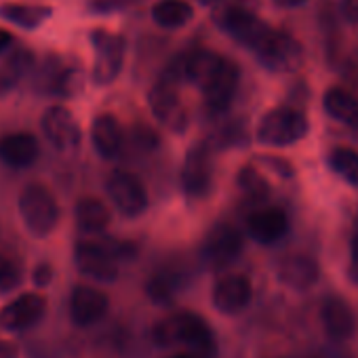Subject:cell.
Listing matches in <instances>:
<instances>
[{"instance_id":"cell-6","label":"cell","mask_w":358,"mask_h":358,"mask_svg":"<svg viewBox=\"0 0 358 358\" xmlns=\"http://www.w3.org/2000/svg\"><path fill=\"white\" fill-rule=\"evenodd\" d=\"M238 83H241L238 66L232 59L220 55L217 64L213 66V70L207 74V78L201 85L207 110L213 114L226 112L234 101V95L238 91Z\"/></svg>"},{"instance_id":"cell-9","label":"cell","mask_w":358,"mask_h":358,"mask_svg":"<svg viewBox=\"0 0 358 358\" xmlns=\"http://www.w3.org/2000/svg\"><path fill=\"white\" fill-rule=\"evenodd\" d=\"M106 192L124 217H137L148 209V192L129 171H114L106 182Z\"/></svg>"},{"instance_id":"cell-3","label":"cell","mask_w":358,"mask_h":358,"mask_svg":"<svg viewBox=\"0 0 358 358\" xmlns=\"http://www.w3.org/2000/svg\"><path fill=\"white\" fill-rule=\"evenodd\" d=\"M20 215L34 236H49L59 224V205L43 184H28L17 199Z\"/></svg>"},{"instance_id":"cell-34","label":"cell","mask_w":358,"mask_h":358,"mask_svg":"<svg viewBox=\"0 0 358 358\" xmlns=\"http://www.w3.org/2000/svg\"><path fill=\"white\" fill-rule=\"evenodd\" d=\"M341 11L350 22L358 24V0H341Z\"/></svg>"},{"instance_id":"cell-13","label":"cell","mask_w":358,"mask_h":358,"mask_svg":"<svg viewBox=\"0 0 358 358\" xmlns=\"http://www.w3.org/2000/svg\"><path fill=\"white\" fill-rule=\"evenodd\" d=\"M211 179H213L211 150L207 143H199L186 154V160L182 166V188L188 196L199 199L209 192Z\"/></svg>"},{"instance_id":"cell-29","label":"cell","mask_w":358,"mask_h":358,"mask_svg":"<svg viewBox=\"0 0 358 358\" xmlns=\"http://www.w3.org/2000/svg\"><path fill=\"white\" fill-rule=\"evenodd\" d=\"M179 291V280L171 272H156L145 285V293L152 301L156 303H169L175 299Z\"/></svg>"},{"instance_id":"cell-19","label":"cell","mask_w":358,"mask_h":358,"mask_svg":"<svg viewBox=\"0 0 358 358\" xmlns=\"http://www.w3.org/2000/svg\"><path fill=\"white\" fill-rule=\"evenodd\" d=\"M278 278L295 291H306L318 280V264L306 253H291L278 264Z\"/></svg>"},{"instance_id":"cell-39","label":"cell","mask_w":358,"mask_h":358,"mask_svg":"<svg viewBox=\"0 0 358 358\" xmlns=\"http://www.w3.org/2000/svg\"><path fill=\"white\" fill-rule=\"evenodd\" d=\"M274 3L280 5V7H297V5L306 3V0H274Z\"/></svg>"},{"instance_id":"cell-7","label":"cell","mask_w":358,"mask_h":358,"mask_svg":"<svg viewBox=\"0 0 358 358\" xmlns=\"http://www.w3.org/2000/svg\"><path fill=\"white\" fill-rule=\"evenodd\" d=\"M91 45L95 51V64H93V83L103 87L118 78L124 62V41L122 36L95 28L91 32Z\"/></svg>"},{"instance_id":"cell-38","label":"cell","mask_w":358,"mask_h":358,"mask_svg":"<svg viewBox=\"0 0 358 358\" xmlns=\"http://www.w3.org/2000/svg\"><path fill=\"white\" fill-rule=\"evenodd\" d=\"M169 358H203V356H199L196 352H190V350H182V352H177Z\"/></svg>"},{"instance_id":"cell-16","label":"cell","mask_w":358,"mask_h":358,"mask_svg":"<svg viewBox=\"0 0 358 358\" xmlns=\"http://www.w3.org/2000/svg\"><path fill=\"white\" fill-rule=\"evenodd\" d=\"M253 285L243 274H228L213 287V306L224 314H236L251 303Z\"/></svg>"},{"instance_id":"cell-2","label":"cell","mask_w":358,"mask_h":358,"mask_svg":"<svg viewBox=\"0 0 358 358\" xmlns=\"http://www.w3.org/2000/svg\"><path fill=\"white\" fill-rule=\"evenodd\" d=\"M182 83V74L171 62L148 93V103L156 120L175 133H182L188 127V110L182 101V95H179Z\"/></svg>"},{"instance_id":"cell-35","label":"cell","mask_w":358,"mask_h":358,"mask_svg":"<svg viewBox=\"0 0 358 358\" xmlns=\"http://www.w3.org/2000/svg\"><path fill=\"white\" fill-rule=\"evenodd\" d=\"M350 276L358 282V234L352 238V259H350Z\"/></svg>"},{"instance_id":"cell-24","label":"cell","mask_w":358,"mask_h":358,"mask_svg":"<svg viewBox=\"0 0 358 358\" xmlns=\"http://www.w3.org/2000/svg\"><path fill=\"white\" fill-rule=\"evenodd\" d=\"M53 15V9L47 5H26V3H5L0 5V17L9 24H15L24 30H36L41 28L49 17Z\"/></svg>"},{"instance_id":"cell-36","label":"cell","mask_w":358,"mask_h":358,"mask_svg":"<svg viewBox=\"0 0 358 358\" xmlns=\"http://www.w3.org/2000/svg\"><path fill=\"white\" fill-rule=\"evenodd\" d=\"M0 358H20V350L13 341L0 339Z\"/></svg>"},{"instance_id":"cell-37","label":"cell","mask_w":358,"mask_h":358,"mask_svg":"<svg viewBox=\"0 0 358 358\" xmlns=\"http://www.w3.org/2000/svg\"><path fill=\"white\" fill-rule=\"evenodd\" d=\"M13 45V34L5 28H0V55H3Z\"/></svg>"},{"instance_id":"cell-12","label":"cell","mask_w":358,"mask_h":358,"mask_svg":"<svg viewBox=\"0 0 358 358\" xmlns=\"http://www.w3.org/2000/svg\"><path fill=\"white\" fill-rule=\"evenodd\" d=\"M43 133L62 154H74L80 148L83 133L76 118L64 106H53L43 116Z\"/></svg>"},{"instance_id":"cell-25","label":"cell","mask_w":358,"mask_h":358,"mask_svg":"<svg viewBox=\"0 0 358 358\" xmlns=\"http://www.w3.org/2000/svg\"><path fill=\"white\" fill-rule=\"evenodd\" d=\"M194 17L192 5L188 0H158L152 7V20L166 30H177Z\"/></svg>"},{"instance_id":"cell-23","label":"cell","mask_w":358,"mask_h":358,"mask_svg":"<svg viewBox=\"0 0 358 358\" xmlns=\"http://www.w3.org/2000/svg\"><path fill=\"white\" fill-rule=\"evenodd\" d=\"M76 226L83 234H99L108 228L112 215L103 201L95 196H85L76 203Z\"/></svg>"},{"instance_id":"cell-40","label":"cell","mask_w":358,"mask_h":358,"mask_svg":"<svg viewBox=\"0 0 358 358\" xmlns=\"http://www.w3.org/2000/svg\"><path fill=\"white\" fill-rule=\"evenodd\" d=\"M201 3H205V5H215V3H220V0H201Z\"/></svg>"},{"instance_id":"cell-18","label":"cell","mask_w":358,"mask_h":358,"mask_svg":"<svg viewBox=\"0 0 358 358\" xmlns=\"http://www.w3.org/2000/svg\"><path fill=\"white\" fill-rule=\"evenodd\" d=\"M247 228H249V234L253 241H257L262 245H272L285 236V232L289 228V220L282 209L264 207L249 215Z\"/></svg>"},{"instance_id":"cell-30","label":"cell","mask_w":358,"mask_h":358,"mask_svg":"<svg viewBox=\"0 0 358 358\" xmlns=\"http://www.w3.org/2000/svg\"><path fill=\"white\" fill-rule=\"evenodd\" d=\"M236 182H238V188L243 190V194H247L251 201H264L270 194V186L266 182V177L253 166L241 169Z\"/></svg>"},{"instance_id":"cell-32","label":"cell","mask_w":358,"mask_h":358,"mask_svg":"<svg viewBox=\"0 0 358 358\" xmlns=\"http://www.w3.org/2000/svg\"><path fill=\"white\" fill-rule=\"evenodd\" d=\"M129 141L133 143V148H139L141 152H152L154 148H158V135L145 124L133 127Z\"/></svg>"},{"instance_id":"cell-21","label":"cell","mask_w":358,"mask_h":358,"mask_svg":"<svg viewBox=\"0 0 358 358\" xmlns=\"http://www.w3.org/2000/svg\"><path fill=\"white\" fill-rule=\"evenodd\" d=\"M320 320H322L324 333L335 341L348 339L356 327L352 308L341 297H327L324 299L322 310H320Z\"/></svg>"},{"instance_id":"cell-27","label":"cell","mask_w":358,"mask_h":358,"mask_svg":"<svg viewBox=\"0 0 358 358\" xmlns=\"http://www.w3.org/2000/svg\"><path fill=\"white\" fill-rule=\"evenodd\" d=\"M322 103L327 114H331L333 118L348 124H358V99L350 91L341 87H333L324 93Z\"/></svg>"},{"instance_id":"cell-33","label":"cell","mask_w":358,"mask_h":358,"mask_svg":"<svg viewBox=\"0 0 358 358\" xmlns=\"http://www.w3.org/2000/svg\"><path fill=\"white\" fill-rule=\"evenodd\" d=\"M32 280L36 287H47L51 280H53V268L49 264H41L34 268V274H32Z\"/></svg>"},{"instance_id":"cell-31","label":"cell","mask_w":358,"mask_h":358,"mask_svg":"<svg viewBox=\"0 0 358 358\" xmlns=\"http://www.w3.org/2000/svg\"><path fill=\"white\" fill-rule=\"evenodd\" d=\"M22 280H24V274H22L20 264L0 253V295L17 289L22 285Z\"/></svg>"},{"instance_id":"cell-15","label":"cell","mask_w":358,"mask_h":358,"mask_svg":"<svg viewBox=\"0 0 358 358\" xmlns=\"http://www.w3.org/2000/svg\"><path fill=\"white\" fill-rule=\"evenodd\" d=\"M108 295L91 285H76L70 295V318L76 327H95L108 314Z\"/></svg>"},{"instance_id":"cell-4","label":"cell","mask_w":358,"mask_h":358,"mask_svg":"<svg viewBox=\"0 0 358 358\" xmlns=\"http://www.w3.org/2000/svg\"><path fill=\"white\" fill-rule=\"evenodd\" d=\"M259 64L272 72H295L303 62V49L289 32L268 28L266 34L251 49Z\"/></svg>"},{"instance_id":"cell-22","label":"cell","mask_w":358,"mask_h":358,"mask_svg":"<svg viewBox=\"0 0 358 358\" xmlns=\"http://www.w3.org/2000/svg\"><path fill=\"white\" fill-rule=\"evenodd\" d=\"M36 66V57L30 49L20 47L15 49L0 66V95L13 91Z\"/></svg>"},{"instance_id":"cell-10","label":"cell","mask_w":358,"mask_h":358,"mask_svg":"<svg viewBox=\"0 0 358 358\" xmlns=\"http://www.w3.org/2000/svg\"><path fill=\"white\" fill-rule=\"evenodd\" d=\"M74 262L78 270L99 282H112L118 278V259L108 245L97 241H80L74 247Z\"/></svg>"},{"instance_id":"cell-26","label":"cell","mask_w":358,"mask_h":358,"mask_svg":"<svg viewBox=\"0 0 358 358\" xmlns=\"http://www.w3.org/2000/svg\"><path fill=\"white\" fill-rule=\"evenodd\" d=\"M257 11H259V0H230V3H226L215 13V22L224 32L232 34L243 24L259 17Z\"/></svg>"},{"instance_id":"cell-1","label":"cell","mask_w":358,"mask_h":358,"mask_svg":"<svg viewBox=\"0 0 358 358\" xmlns=\"http://www.w3.org/2000/svg\"><path fill=\"white\" fill-rule=\"evenodd\" d=\"M152 339L160 348L186 345L203 358H215L217 345L211 327L194 312H173L160 318L152 329Z\"/></svg>"},{"instance_id":"cell-17","label":"cell","mask_w":358,"mask_h":358,"mask_svg":"<svg viewBox=\"0 0 358 358\" xmlns=\"http://www.w3.org/2000/svg\"><path fill=\"white\" fill-rule=\"evenodd\" d=\"M91 143H93L95 152L106 160H112L122 152L124 133H122V127H120V122L116 120L114 114H99L93 120V124H91Z\"/></svg>"},{"instance_id":"cell-8","label":"cell","mask_w":358,"mask_h":358,"mask_svg":"<svg viewBox=\"0 0 358 358\" xmlns=\"http://www.w3.org/2000/svg\"><path fill=\"white\" fill-rule=\"evenodd\" d=\"M85 85V72L78 64H62L57 57H49L36 70V89L57 97H74Z\"/></svg>"},{"instance_id":"cell-20","label":"cell","mask_w":358,"mask_h":358,"mask_svg":"<svg viewBox=\"0 0 358 358\" xmlns=\"http://www.w3.org/2000/svg\"><path fill=\"white\" fill-rule=\"evenodd\" d=\"M38 158V141L32 133H7L0 137V162L13 169L30 166Z\"/></svg>"},{"instance_id":"cell-14","label":"cell","mask_w":358,"mask_h":358,"mask_svg":"<svg viewBox=\"0 0 358 358\" xmlns=\"http://www.w3.org/2000/svg\"><path fill=\"white\" fill-rule=\"evenodd\" d=\"M47 299L41 293H22L0 310V327L7 331H26L43 320Z\"/></svg>"},{"instance_id":"cell-11","label":"cell","mask_w":358,"mask_h":358,"mask_svg":"<svg viewBox=\"0 0 358 358\" xmlns=\"http://www.w3.org/2000/svg\"><path fill=\"white\" fill-rule=\"evenodd\" d=\"M243 251V234L232 224L213 226L201 247L203 259L213 268H224L232 264Z\"/></svg>"},{"instance_id":"cell-5","label":"cell","mask_w":358,"mask_h":358,"mask_svg":"<svg viewBox=\"0 0 358 358\" xmlns=\"http://www.w3.org/2000/svg\"><path fill=\"white\" fill-rule=\"evenodd\" d=\"M310 122L303 112L293 108H274L257 124V139L266 145H291L308 135Z\"/></svg>"},{"instance_id":"cell-28","label":"cell","mask_w":358,"mask_h":358,"mask_svg":"<svg viewBox=\"0 0 358 358\" xmlns=\"http://www.w3.org/2000/svg\"><path fill=\"white\" fill-rule=\"evenodd\" d=\"M329 164L348 184L358 188V152L356 150L345 148V145L333 148L329 154Z\"/></svg>"}]
</instances>
